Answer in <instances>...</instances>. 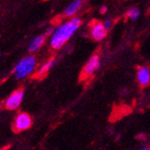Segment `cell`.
<instances>
[{"instance_id": "obj_12", "label": "cell", "mask_w": 150, "mask_h": 150, "mask_svg": "<svg viewBox=\"0 0 150 150\" xmlns=\"http://www.w3.org/2000/svg\"><path fill=\"white\" fill-rule=\"evenodd\" d=\"M112 20L111 19H106L105 20V22L103 23V24H104V26H105V28L107 29V30H109L111 28V26H112Z\"/></svg>"}, {"instance_id": "obj_10", "label": "cell", "mask_w": 150, "mask_h": 150, "mask_svg": "<svg viewBox=\"0 0 150 150\" xmlns=\"http://www.w3.org/2000/svg\"><path fill=\"white\" fill-rule=\"evenodd\" d=\"M54 63H55V60H54L53 59H50V60L47 61L43 66L40 67V69H39V71L37 72V74H38L39 76H42V75L46 74V73L51 69V67H53Z\"/></svg>"}, {"instance_id": "obj_5", "label": "cell", "mask_w": 150, "mask_h": 150, "mask_svg": "<svg viewBox=\"0 0 150 150\" xmlns=\"http://www.w3.org/2000/svg\"><path fill=\"white\" fill-rule=\"evenodd\" d=\"M100 64L101 62H100L99 56L96 55V54H94L86 64L85 67L83 69V71H82V76L84 77H88L92 76L100 67Z\"/></svg>"}, {"instance_id": "obj_2", "label": "cell", "mask_w": 150, "mask_h": 150, "mask_svg": "<svg viewBox=\"0 0 150 150\" xmlns=\"http://www.w3.org/2000/svg\"><path fill=\"white\" fill-rule=\"evenodd\" d=\"M36 59L33 56L26 57L16 64L13 69V75L17 79H22L28 76L35 67Z\"/></svg>"}, {"instance_id": "obj_4", "label": "cell", "mask_w": 150, "mask_h": 150, "mask_svg": "<svg viewBox=\"0 0 150 150\" xmlns=\"http://www.w3.org/2000/svg\"><path fill=\"white\" fill-rule=\"evenodd\" d=\"M24 96V92L23 89H18L13 92L5 102V108L6 110L12 111L17 109Z\"/></svg>"}, {"instance_id": "obj_8", "label": "cell", "mask_w": 150, "mask_h": 150, "mask_svg": "<svg viewBox=\"0 0 150 150\" xmlns=\"http://www.w3.org/2000/svg\"><path fill=\"white\" fill-rule=\"evenodd\" d=\"M83 5V0H75L70 5H69L64 10V15L66 16H72L80 9Z\"/></svg>"}, {"instance_id": "obj_1", "label": "cell", "mask_w": 150, "mask_h": 150, "mask_svg": "<svg viewBox=\"0 0 150 150\" xmlns=\"http://www.w3.org/2000/svg\"><path fill=\"white\" fill-rule=\"evenodd\" d=\"M81 23L82 22L79 18H73L69 22L60 24L52 33L50 40L51 48L54 50L60 49L73 36Z\"/></svg>"}, {"instance_id": "obj_6", "label": "cell", "mask_w": 150, "mask_h": 150, "mask_svg": "<svg viewBox=\"0 0 150 150\" xmlns=\"http://www.w3.org/2000/svg\"><path fill=\"white\" fill-rule=\"evenodd\" d=\"M107 31L108 30L105 28L103 23H102L101 22H98V21H95L92 24L91 36L94 40L100 42V40H102L107 35Z\"/></svg>"}, {"instance_id": "obj_11", "label": "cell", "mask_w": 150, "mask_h": 150, "mask_svg": "<svg viewBox=\"0 0 150 150\" xmlns=\"http://www.w3.org/2000/svg\"><path fill=\"white\" fill-rule=\"evenodd\" d=\"M139 16H140V12H139V10L138 8H131L127 13V16L129 18L132 19V20H134V21L139 19Z\"/></svg>"}, {"instance_id": "obj_15", "label": "cell", "mask_w": 150, "mask_h": 150, "mask_svg": "<svg viewBox=\"0 0 150 150\" xmlns=\"http://www.w3.org/2000/svg\"><path fill=\"white\" fill-rule=\"evenodd\" d=\"M55 30H53V28H50V29H48V31L46 32V35H50V34H51L52 33V32H54Z\"/></svg>"}, {"instance_id": "obj_3", "label": "cell", "mask_w": 150, "mask_h": 150, "mask_svg": "<svg viewBox=\"0 0 150 150\" xmlns=\"http://www.w3.org/2000/svg\"><path fill=\"white\" fill-rule=\"evenodd\" d=\"M32 124L33 120L31 116L25 112H21L16 116L15 120V122H13V129L16 132H21L30 129Z\"/></svg>"}, {"instance_id": "obj_14", "label": "cell", "mask_w": 150, "mask_h": 150, "mask_svg": "<svg viewBox=\"0 0 150 150\" xmlns=\"http://www.w3.org/2000/svg\"><path fill=\"white\" fill-rule=\"evenodd\" d=\"M107 12V6H103L102 7H101V9H100V13H102V15H104V13Z\"/></svg>"}, {"instance_id": "obj_13", "label": "cell", "mask_w": 150, "mask_h": 150, "mask_svg": "<svg viewBox=\"0 0 150 150\" xmlns=\"http://www.w3.org/2000/svg\"><path fill=\"white\" fill-rule=\"evenodd\" d=\"M135 139H139V140H145L146 139V135L143 134V133H139V134L135 136Z\"/></svg>"}, {"instance_id": "obj_9", "label": "cell", "mask_w": 150, "mask_h": 150, "mask_svg": "<svg viewBox=\"0 0 150 150\" xmlns=\"http://www.w3.org/2000/svg\"><path fill=\"white\" fill-rule=\"evenodd\" d=\"M44 42H45V36L40 35L38 37H36L35 39H33L30 42L29 47H28V50L30 52H34L42 47L44 44Z\"/></svg>"}, {"instance_id": "obj_7", "label": "cell", "mask_w": 150, "mask_h": 150, "mask_svg": "<svg viewBox=\"0 0 150 150\" xmlns=\"http://www.w3.org/2000/svg\"><path fill=\"white\" fill-rule=\"evenodd\" d=\"M137 78L139 85L142 87H145L149 85L150 83V71L147 67H141L138 69L137 72Z\"/></svg>"}]
</instances>
